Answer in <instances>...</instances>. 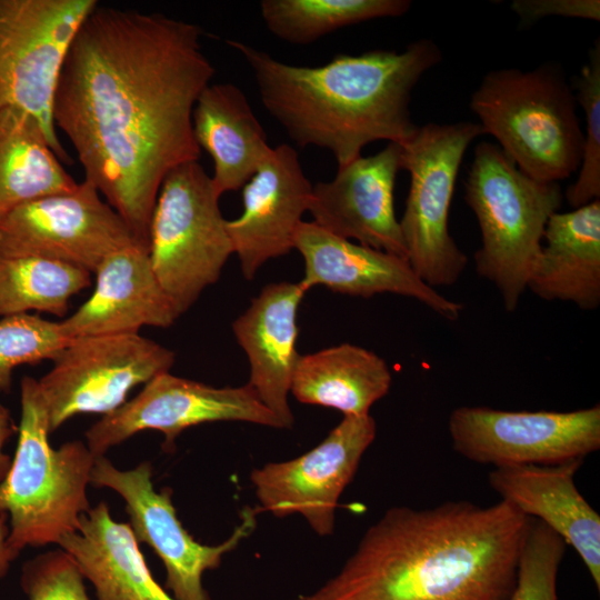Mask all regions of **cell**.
Returning a JSON list of instances; mask_svg holds the SVG:
<instances>
[{"label": "cell", "mask_w": 600, "mask_h": 600, "mask_svg": "<svg viewBox=\"0 0 600 600\" xmlns=\"http://www.w3.org/2000/svg\"><path fill=\"white\" fill-rule=\"evenodd\" d=\"M172 350L139 333L73 338L39 382L51 433L80 413L108 414L129 392L173 366Z\"/></svg>", "instance_id": "30bf717a"}, {"label": "cell", "mask_w": 600, "mask_h": 600, "mask_svg": "<svg viewBox=\"0 0 600 600\" xmlns=\"http://www.w3.org/2000/svg\"><path fill=\"white\" fill-rule=\"evenodd\" d=\"M253 72L267 111L290 139L329 150L338 167L361 156L370 142L403 143L416 131L412 90L442 60L431 39L403 51L338 54L321 66H294L240 40H227Z\"/></svg>", "instance_id": "3957f363"}, {"label": "cell", "mask_w": 600, "mask_h": 600, "mask_svg": "<svg viewBox=\"0 0 600 600\" xmlns=\"http://www.w3.org/2000/svg\"><path fill=\"white\" fill-rule=\"evenodd\" d=\"M77 186L37 119L12 107L1 108L0 217L39 198L70 192Z\"/></svg>", "instance_id": "484cf974"}, {"label": "cell", "mask_w": 600, "mask_h": 600, "mask_svg": "<svg viewBox=\"0 0 600 600\" xmlns=\"http://www.w3.org/2000/svg\"><path fill=\"white\" fill-rule=\"evenodd\" d=\"M293 249L304 260L300 283L307 291L326 286L334 292L362 298L399 294L418 300L450 321L459 319L463 310L461 303L424 283L407 259L343 239L312 221L300 222Z\"/></svg>", "instance_id": "e0dca14e"}, {"label": "cell", "mask_w": 600, "mask_h": 600, "mask_svg": "<svg viewBox=\"0 0 600 600\" xmlns=\"http://www.w3.org/2000/svg\"><path fill=\"white\" fill-rule=\"evenodd\" d=\"M20 406L16 453L0 482V514L8 516V541L17 554L27 547L58 544L77 531L91 509L87 487L97 459L81 441L50 446L48 410L37 379H21Z\"/></svg>", "instance_id": "277c9868"}, {"label": "cell", "mask_w": 600, "mask_h": 600, "mask_svg": "<svg viewBox=\"0 0 600 600\" xmlns=\"http://www.w3.org/2000/svg\"><path fill=\"white\" fill-rule=\"evenodd\" d=\"M267 29L293 44H308L338 29L364 21L400 17L409 0H262Z\"/></svg>", "instance_id": "83f0119b"}, {"label": "cell", "mask_w": 600, "mask_h": 600, "mask_svg": "<svg viewBox=\"0 0 600 600\" xmlns=\"http://www.w3.org/2000/svg\"><path fill=\"white\" fill-rule=\"evenodd\" d=\"M469 106L483 134L494 137L503 153L530 178L559 182L580 168L584 132L573 89L559 64L490 71Z\"/></svg>", "instance_id": "5b68a950"}, {"label": "cell", "mask_w": 600, "mask_h": 600, "mask_svg": "<svg viewBox=\"0 0 600 600\" xmlns=\"http://www.w3.org/2000/svg\"><path fill=\"white\" fill-rule=\"evenodd\" d=\"M73 338L61 321L22 313L0 319V394L11 389L14 370L52 360Z\"/></svg>", "instance_id": "f1b7e54d"}, {"label": "cell", "mask_w": 600, "mask_h": 600, "mask_svg": "<svg viewBox=\"0 0 600 600\" xmlns=\"http://www.w3.org/2000/svg\"><path fill=\"white\" fill-rule=\"evenodd\" d=\"M91 273L56 260L0 254V319L30 311L63 317Z\"/></svg>", "instance_id": "4316f807"}, {"label": "cell", "mask_w": 600, "mask_h": 600, "mask_svg": "<svg viewBox=\"0 0 600 600\" xmlns=\"http://www.w3.org/2000/svg\"><path fill=\"white\" fill-rule=\"evenodd\" d=\"M530 519L503 500L392 507L336 576L297 600H509Z\"/></svg>", "instance_id": "7a4b0ae2"}, {"label": "cell", "mask_w": 600, "mask_h": 600, "mask_svg": "<svg viewBox=\"0 0 600 600\" xmlns=\"http://www.w3.org/2000/svg\"><path fill=\"white\" fill-rule=\"evenodd\" d=\"M402 148L389 142L376 154L338 167L334 178L312 186L308 211L320 228L343 239L407 259L394 213Z\"/></svg>", "instance_id": "2e32d148"}, {"label": "cell", "mask_w": 600, "mask_h": 600, "mask_svg": "<svg viewBox=\"0 0 600 600\" xmlns=\"http://www.w3.org/2000/svg\"><path fill=\"white\" fill-rule=\"evenodd\" d=\"M90 298L61 324L71 338L139 333L168 328L180 317L161 288L148 246L134 242L110 253L96 269Z\"/></svg>", "instance_id": "d6986e66"}, {"label": "cell", "mask_w": 600, "mask_h": 600, "mask_svg": "<svg viewBox=\"0 0 600 600\" xmlns=\"http://www.w3.org/2000/svg\"><path fill=\"white\" fill-rule=\"evenodd\" d=\"M391 383L390 368L381 357L360 346L341 343L300 354L290 393L306 404L363 416L389 392Z\"/></svg>", "instance_id": "d4e9b609"}, {"label": "cell", "mask_w": 600, "mask_h": 600, "mask_svg": "<svg viewBox=\"0 0 600 600\" xmlns=\"http://www.w3.org/2000/svg\"><path fill=\"white\" fill-rule=\"evenodd\" d=\"M311 191L297 151L287 143L272 148L242 187V213L226 227L247 280L267 261L293 249Z\"/></svg>", "instance_id": "ac0fdd59"}, {"label": "cell", "mask_w": 600, "mask_h": 600, "mask_svg": "<svg viewBox=\"0 0 600 600\" xmlns=\"http://www.w3.org/2000/svg\"><path fill=\"white\" fill-rule=\"evenodd\" d=\"M200 38L191 22L98 4L58 80L56 129L73 146L84 180L146 246L163 179L200 157L192 113L214 74Z\"/></svg>", "instance_id": "6da1fadb"}, {"label": "cell", "mask_w": 600, "mask_h": 600, "mask_svg": "<svg viewBox=\"0 0 600 600\" xmlns=\"http://www.w3.org/2000/svg\"><path fill=\"white\" fill-rule=\"evenodd\" d=\"M566 548L559 534L531 518L519 559L517 584L509 600H558L557 578Z\"/></svg>", "instance_id": "4dcf8cb0"}, {"label": "cell", "mask_w": 600, "mask_h": 600, "mask_svg": "<svg viewBox=\"0 0 600 600\" xmlns=\"http://www.w3.org/2000/svg\"><path fill=\"white\" fill-rule=\"evenodd\" d=\"M76 561L62 549L28 560L20 586L28 600H90Z\"/></svg>", "instance_id": "1f68e13d"}, {"label": "cell", "mask_w": 600, "mask_h": 600, "mask_svg": "<svg viewBox=\"0 0 600 600\" xmlns=\"http://www.w3.org/2000/svg\"><path fill=\"white\" fill-rule=\"evenodd\" d=\"M511 9L519 16L523 27L546 17L600 20L599 0H514Z\"/></svg>", "instance_id": "d6a6232c"}, {"label": "cell", "mask_w": 600, "mask_h": 600, "mask_svg": "<svg viewBox=\"0 0 600 600\" xmlns=\"http://www.w3.org/2000/svg\"><path fill=\"white\" fill-rule=\"evenodd\" d=\"M90 483L112 489L123 498L137 542L147 543L161 559L166 588L176 600H211L203 588V573L217 569L223 556L252 533L260 512L259 507H244L232 534L220 544L208 546L197 541L178 519L171 489L154 490L150 462L119 470L104 456L98 457Z\"/></svg>", "instance_id": "7c38bea8"}, {"label": "cell", "mask_w": 600, "mask_h": 600, "mask_svg": "<svg viewBox=\"0 0 600 600\" xmlns=\"http://www.w3.org/2000/svg\"><path fill=\"white\" fill-rule=\"evenodd\" d=\"M96 0H0V109L22 110L40 123L62 161L70 158L53 122L60 72Z\"/></svg>", "instance_id": "9c48e42d"}, {"label": "cell", "mask_w": 600, "mask_h": 600, "mask_svg": "<svg viewBox=\"0 0 600 600\" xmlns=\"http://www.w3.org/2000/svg\"><path fill=\"white\" fill-rule=\"evenodd\" d=\"M577 104L586 116L584 148L579 174L566 191L568 203L579 208L600 197V41L597 39L588 62L571 84Z\"/></svg>", "instance_id": "f546056e"}, {"label": "cell", "mask_w": 600, "mask_h": 600, "mask_svg": "<svg viewBox=\"0 0 600 600\" xmlns=\"http://www.w3.org/2000/svg\"><path fill=\"white\" fill-rule=\"evenodd\" d=\"M16 431L18 428L14 426L9 409L0 403V482L7 476L12 461L3 448Z\"/></svg>", "instance_id": "836d02e7"}, {"label": "cell", "mask_w": 600, "mask_h": 600, "mask_svg": "<svg viewBox=\"0 0 600 600\" xmlns=\"http://www.w3.org/2000/svg\"><path fill=\"white\" fill-rule=\"evenodd\" d=\"M192 128L200 150L213 161L219 196L242 188L271 151L267 133L233 83H209L193 108Z\"/></svg>", "instance_id": "cb8c5ba5"}, {"label": "cell", "mask_w": 600, "mask_h": 600, "mask_svg": "<svg viewBox=\"0 0 600 600\" xmlns=\"http://www.w3.org/2000/svg\"><path fill=\"white\" fill-rule=\"evenodd\" d=\"M464 191L481 233L476 271L499 291L504 310L513 312L540 254L546 224L562 204V189L559 182L522 173L499 146L481 141Z\"/></svg>", "instance_id": "8992f818"}, {"label": "cell", "mask_w": 600, "mask_h": 600, "mask_svg": "<svg viewBox=\"0 0 600 600\" xmlns=\"http://www.w3.org/2000/svg\"><path fill=\"white\" fill-rule=\"evenodd\" d=\"M58 544L92 583L98 600H176L151 574L130 526L113 520L103 501Z\"/></svg>", "instance_id": "603a6c76"}, {"label": "cell", "mask_w": 600, "mask_h": 600, "mask_svg": "<svg viewBox=\"0 0 600 600\" xmlns=\"http://www.w3.org/2000/svg\"><path fill=\"white\" fill-rule=\"evenodd\" d=\"M220 197L199 161L172 169L159 189L148 251L153 272L179 316L218 281L233 253Z\"/></svg>", "instance_id": "52a82bcc"}, {"label": "cell", "mask_w": 600, "mask_h": 600, "mask_svg": "<svg viewBox=\"0 0 600 600\" xmlns=\"http://www.w3.org/2000/svg\"><path fill=\"white\" fill-rule=\"evenodd\" d=\"M376 434L377 424L370 413L343 416L328 436L306 453L253 469L250 481L260 511L277 518L298 513L318 536L332 534L339 498Z\"/></svg>", "instance_id": "9a60e30c"}, {"label": "cell", "mask_w": 600, "mask_h": 600, "mask_svg": "<svg viewBox=\"0 0 600 600\" xmlns=\"http://www.w3.org/2000/svg\"><path fill=\"white\" fill-rule=\"evenodd\" d=\"M306 292L300 281L269 283L232 323L250 364L247 384L283 428L293 424L288 397L300 356L296 350L297 311Z\"/></svg>", "instance_id": "44dd1931"}, {"label": "cell", "mask_w": 600, "mask_h": 600, "mask_svg": "<svg viewBox=\"0 0 600 600\" xmlns=\"http://www.w3.org/2000/svg\"><path fill=\"white\" fill-rule=\"evenodd\" d=\"M546 246L528 287L546 301L571 302L582 310L600 306V200L550 216Z\"/></svg>", "instance_id": "7402d4cb"}, {"label": "cell", "mask_w": 600, "mask_h": 600, "mask_svg": "<svg viewBox=\"0 0 600 600\" xmlns=\"http://www.w3.org/2000/svg\"><path fill=\"white\" fill-rule=\"evenodd\" d=\"M448 429L454 451L476 463L559 464L599 450L600 407L560 412L462 406L451 412Z\"/></svg>", "instance_id": "8fae6325"}, {"label": "cell", "mask_w": 600, "mask_h": 600, "mask_svg": "<svg viewBox=\"0 0 600 600\" xmlns=\"http://www.w3.org/2000/svg\"><path fill=\"white\" fill-rule=\"evenodd\" d=\"M483 134L478 122L427 123L403 143L402 169L410 187L400 229L407 260L431 288L453 286L468 257L449 232V210L459 168L469 144Z\"/></svg>", "instance_id": "ba28073f"}, {"label": "cell", "mask_w": 600, "mask_h": 600, "mask_svg": "<svg viewBox=\"0 0 600 600\" xmlns=\"http://www.w3.org/2000/svg\"><path fill=\"white\" fill-rule=\"evenodd\" d=\"M216 421L283 428L248 384L217 388L168 371L152 378L133 399L93 423L86 439L98 458L133 434L152 429L163 433L162 447L171 452L183 430Z\"/></svg>", "instance_id": "5bb4252c"}, {"label": "cell", "mask_w": 600, "mask_h": 600, "mask_svg": "<svg viewBox=\"0 0 600 600\" xmlns=\"http://www.w3.org/2000/svg\"><path fill=\"white\" fill-rule=\"evenodd\" d=\"M582 462L494 468L488 482L500 500L541 521L570 544L599 591L600 516L574 484V474Z\"/></svg>", "instance_id": "ffe728a7"}, {"label": "cell", "mask_w": 600, "mask_h": 600, "mask_svg": "<svg viewBox=\"0 0 600 600\" xmlns=\"http://www.w3.org/2000/svg\"><path fill=\"white\" fill-rule=\"evenodd\" d=\"M134 242L124 220L87 180L0 217L1 256L44 258L90 273L110 253Z\"/></svg>", "instance_id": "4fadbf2b"}, {"label": "cell", "mask_w": 600, "mask_h": 600, "mask_svg": "<svg viewBox=\"0 0 600 600\" xmlns=\"http://www.w3.org/2000/svg\"><path fill=\"white\" fill-rule=\"evenodd\" d=\"M9 538V519L6 514H0V580L3 579L11 563L18 558L8 541Z\"/></svg>", "instance_id": "e575fe53"}]
</instances>
